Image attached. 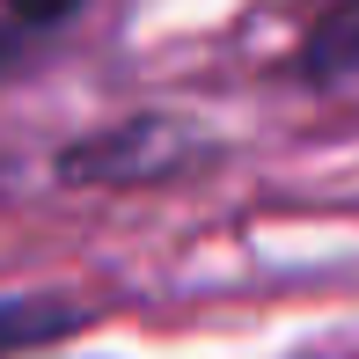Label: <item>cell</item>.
I'll use <instances>...</instances> for the list:
<instances>
[{"instance_id": "obj_1", "label": "cell", "mask_w": 359, "mask_h": 359, "mask_svg": "<svg viewBox=\"0 0 359 359\" xmlns=\"http://www.w3.org/2000/svg\"><path fill=\"white\" fill-rule=\"evenodd\" d=\"M81 323L74 301H52V293H15V301H0V359L29 352V345H52V337H67Z\"/></svg>"}, {"instance_id": "obj_2", "label": "cell", "mask_w": 359, "mask_h": 359, "mask_svg": "<svg viewBox=\"0 0 359 359\" xmlns=\"http://www.w3.org/2000/svg\"><path fill=\"white\" fill-rule=\"evenodd\" d=\"M81 0H0V29L8 37H29V29H59Z\"/></svg>"}]
</instances>
